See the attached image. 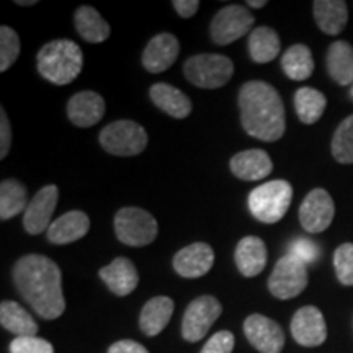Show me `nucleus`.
Wrapping results in <instances>:
<instances>
[{
  "label": "nucleus",
  "instance_id": "obj_39",
  "mask_svg": "<svg viewBox=\"0 0 353 353\" xmlns=\"http://www.w3.org/2000/svg\"><path fill=\"white\" fill-rule=\"evenodd\" d=\"M172 6H174L175 12L179 13L182 19H192V17L198 12V8H200V2H198V0H174Z\"/></svg>",
  "mask_w": 353,
  "mask_h": 353
},
{
  "label": "nucleus",
  "instance_id": "obj_30",
  "mask_svg": "<svg viewBox=\"0 0 353 353\" xmlns=\"http://www.w3.org/2000/svg\"><path fill=\"white\" fill-rule=\"evenodd\" d=\"M281 69L291 81H306L314 72V59L306 44H293L281 57Z\"/></svg>",
  "mask_w": 353,
  "mask_h": 353
},
{
  "label": "nucleus",
  "instance_id": "obj_7",
  "mask_svg": "<svg viewBox=\"0 0 353 353\" xmlns=\"http://www.w3.org/2000/svg\"><path fill=\"white\" fill-rule=\"evenodd\" d=\"M100 144L108 154L120 157L138 156L148 145V132L131 120L110 123L100 131Z\"/></svg>",
  "mask_w": 353,
  "mask_h": 353
},
{
  "label": "nucleus",
  "instance_id": "obj_40",
  "mask_svg": "<svg viewBox=\"0 0 353 353\" xmlns=\"http://www.w3.org/2000/svg\"><path fill=\"white\" fill-rule=\"evenodd\" d=\"M108 353H149L148 348L134 341H120L114 342L108 348Z\"/></svg>",
  "mask_w": 353,
  "mask_h": 353
},
{
  "label": "nucleus",
  "instance_id": "obj_42",
  "mask_svg": "<svg viewBox=\"0 0 353 353\" xmlns=\"http://www.w3.org/2000/svg\"><path fill=\"white\" fill-rule=\"evenodd\" d=\"M15 3L20 7H30V6H34V3H37V0H26V2H23V0H17Z\"/></svg>",
  "mask_w": 353,
  "mask_h": 353
},
{
  "label": "nucleus",
  "instance_id": "obj_32",
  "mask_svg": "<svg viewBox=\"0 0 353 353\" xmlns=\"http://www.w3.org/2000/svg\"><path fill=\"white\" fill-rule=\"evenodd\" d=\"M332 156L341 164H353V114L345 118L335 130Z\"/></svg>",
  "mask_w": 353,
  "mask_h": 353
},
{
  "label": "nucleus",
  "instance_id": "obj_9",
  "mask_svg": "<svg viewBox=\"0 0 353 353\" xmlns=\"http://www.w3.org/2000/svg\"><path fill=\"white\" fill-rule=\"evenodd\" d=\"M223 312L214 296L203 294L188 304L182 319V335L187 342H200Z\"/></svg>",
  "mask_w": 353,
  "mask_h": 353
},
{
  "label": "nucleus",
  "instance_id": "obj_33",
  "mask_svg": "<svg viewBox=\"0 0 353 353\" xmlns=\"http://www.w3.org/2000/svg\"><path fill=\"white\" fill-rule=\"evenodd\" d=\"M21 44L19 34L7 25L0 26V70L6 72L12 68L20 54Z\"/></svg>",
  "mask_w": 353,
  "mask_h": 353
},
{
  "label": "nucleus",
  "instance_id": "obj_31",
  "mask_svg": "<svg viewBox=\"0 0 353 353\" xmlns=\"http://www.w3.org/2000/svg\"><path fill=\"white\" fill-rule=\"evenodd\" d=\"M325 107H327V99L316 88L301 87L294 94V108L304 125H314L316 121H319Z\"/></svg>",
  "mask_w": 353,
  "mask_h": 353
},
{
  "label": "nucleus",
  "instance_id": "obj_13",
  "mask_svg": "<svg viewBox=\"0 0 353 353\" xmlns=\"http://www.w3.org/2000/svg\"><path fill=\"white\" fill-rule=\"evenodd\" d=\"M244 332L250 345L260 353H280L283 350V329L270 317L262 314L249 316L244 322Z\"/></svg>",
  "mask_w": 353,
  "mask_h": 353
},
{
  "label": "nucleus",
  "instance_id": "obj_10",
  "mask_svg": "<svg viewBox=\"0 0 353 353\" xmlns=\"http://www.w3.org/2000/svg\"><path fill=\"white\" fill-rule=\"evenodd\" d=\"M252 13L242 6H228L216 13L211 21V38L219 46H226L249 33L254 26Z\"/></svg>",
  "mask_w": 353,
  "mask_h": 353
},
{
  "label": "nucleus",
  "instance_id": "obj_38",
  "mask_svg": "<svg viewBox=\"0 0 353 353\" xmlns=\"http://www.w3.org/2000/svg\"><path fill=\"white\" fill-rule=\"evenodd\" d=\"M12 145V128L6 110H0V159H6Z\"/></svg>",
  "mask_w": 353,
  "mask_h": 353
},
{
  "label": "nucleus",
  "instance_id": "obj_25",
  "mask_svg": "<svg viewBox=\"0 0 353 353\" xmlns=\"http://www.w3.org/2000/svg\"><path fill=\"white\" fill-rule=\"evenodd\" d=\"M74 25H76L77 33L87 43H103L107 41L112 28L108 21L100 15L99 10H95L90 6L79 7L74 13Z\"/></svg>",
  "mask_w": 353,
  "mask_h": 353
},
{
  "label": "nucleus",
  "instance_id": "obj_2",
  "mask_svg": "<svg viewBox=\"0 0 353 353\" xmlns=\"http://www.w3.org/2000/svg\"><path fill=\"white\" fill-rule=\"evenodd\" d=\"M241 121L245 132L265 143H275L285 134V105L270 83L245 82L239 90Z\"/></svg>",
  "mask_w": 353,
  "mask_h": 353
},
{
  "label": "nucleus",
  "instance_id": "obj_15",
  "mask_svg": "<svg viewBox=\"0 0 353 353\" xmlns=\"http://www.w3.org/2000/svg\"><path fill=\"white\" fill-rule=\"evenodd\" d=\"M214 263V250L206 242H195L175 254L174 268L183 278H200L211 270Z\"/></svg>",
  "mask_w": 353,
  "mask_h": 353
},
{
  "label": "nucleus",
  "instance_id": "obj_23",
  "mask_svg": "<svg viewBox=\"0 0 353 353\" xmlns=\"http://www.w3.org/2000/svg\"><path fill=\"white\" fill-rule=\"evenodd\" d=\"M174 314V301L169 296H156L144 304L139 316V327L148 337H156L167 327Z\"/></svg>",
  "mask_w": 353,
  "mask_h": 353
},
{
  "label": "nucleus",
  "instance_id": "obj_26",
  "mask_svg": "<svg viewBox=\"0 0 353 353\" xmlns=\"http://www.w3.org/2000/svg\"><path fill=\"white\" fill-rule=\"evenodd\" d=\"M329 76L339 85L353 83V46L347 41H335L327 51Z\"/></svg>",
  "mask_w": 353,
  "mask_h": 353
},
{
  "label": "nucleus",
  "instance_id": "obj_8",
  "mask_svg": "<svg viewBox=\"0 0 353 353\" xmlns=\"http://www.w3.org/2000/svg\"><path fill=\"white\" fill-rule=\"evenodd\" d=\"M307 265L294 255H285L278 260L268 278V290L278 299L296 298L307 286Z\"/></svg>",
  "mask_w": 353,
  "mask_h": 353
},
{
  "label": "nucleus",
  "instance_id": "obj_4",
  "mask_svg": "<svg viewBox=\"0 0 353 353\" xmlns=\"http://www.w3.org/2000/svg\"><path fill=\"white\" fill-rule=\"evenodd\" d=\"M291 200H293L291 185L286 180H272L250 192L249 210L260 223L275 224L283 219Z\"/></svg>",
  "mask_w": 353,
  "mask_h": 353
},
{
  "label": "nucleus",
  "instance_id": "obj_37",
  "mask_svg": "<svg viewBox=\"0 0 353 353\" xmlns=\"http://www.w3.org/2000/svg\"><path fill=\"white\" fill-rule=\"evenodd\" d=\"M290 254L298 257L299 260H303V262L307 265L316 262V259L319 257V247H317L312 241L296 239L290 245Z\"/></svg>",
  "mask_w": 353,
  "mask_h": 353
},
{
  "label": "nucleus",
  "instance_id": "obj_19",
  "mask_svg": "<svg viewBox=\"0 0 353 353\" xmlns=\"http://www.w3.org/2000/svg\"><path fill=\"white\" fill-rule=\"evenodd\" d=\"M229 167L237 179L255 182L272 174L273 162L263 149H249V151L236 154L229 162Z\"/></svg>",
  "mask_w": 353,
  "mask_h": 353
},
{
  "label": "nucleus",
  "instance_id": "obj_14",
  "mask_svg": "<svg viewBox=\"0 0 353 353\" xmlns=\"http://www.w3.org/2000/svg\"><path fill=\"white\" fill-rule=\"evenodd\" d=\"M291 335L299 345L319 347L327 339V325L316 306H304L291 319Z\"/></svg>",
  "mask_w": 353,
  "mask_h": 353
},
{
  "label": "nucleus",
  "instance_id": "obj_17",
  "mask_svg": "<svg viewBox=\"0 0 353 353\" xmlns=\"http://www.w3.org/2000/svg\"><path fill=\"white\" fill-rule=\"evenodd\" d=\"M103 97L92 90L79 92L70 97L68 103V118L79 128H90L99 123L105 114Z\"/></svg>",
  "mask_w": 353,
  "mask_h": 353
},
{
  "label": "nucleus",
  "instance_id": "obj_21",
  "mask_svg": "<svg viewBox=\"0 0 353 353\" xmlns=\"http://www.w3.org/2000/svg\"><path fill=\"white\" fill-rule=\"evenodd\" d=\"M237 270L247 278L257 276L267 265V247L260 237L247 236L239 241L234 254Z\"/></svg>",
  "mask_w": 353,
  "mask_h": 353
},
{
  "label": "nucleus",
  "instance_id": "obj_6",
  "mask_svg": "<svg viewBox=\"0 0 353 353\" xmlns=\"http://www.w3.org/2000/svg\"><path fill=\"white\" fill-rule=\"evenodd\" d=\"M114 234L130 247H144L156 241L159 226L151 213L136 206H126L114 214Z\"/></svg>",
  "mask_w": 353,
  "mask_h": 353
},
{
  "label": "nucleus",
  "instance_id": "obj_35",
  "mask_svg": "<svg viewBox=\"0 0 353 353\" xmlns=\"http://www.w3.org/2000/svg\"><path fill=\"white\" fill-rule=\"evenodd\" d=\"M10 353H54V347L39 337H15L10 342Z\"/></svg>",
  "mask_w": 353,
  "mask_h": 353
},
{
  "label": "nucleus",
  "instance_id": "obj_22",
  "mask_svg": "<svg viewBox=\"0 0 353 353\" xmlns=\"http://www.w3.org/2000/svg\"><path fill=\"white\" fill-rule=\"evenodd\" d=\"M149 97L159 110L176 120H183L192 113V101L188 97L170 83H154L149 90Z\"/></svg>",
  "mask_w": 353,
  "mask_h": 353
},
{
  "label": "nucleus",
  "instance_id": "obj_12",
  "mask_svg": "<svg viewBox=\"0 0 353 353\" xmlns=\"http://www.w3.org/2000/svg\"><path fill=\"white\" fill-rule=\"evenodd\" d=\"M57 200H59V188L56 185H46L39 190L23 213L25 231L32 236H38L50 229L51 216L57 206Z\"/></svg>",
  "mask_w": 353,
  "mask_h": 353
},
{
  "label": "nucleus",
  "instance_id": "obj_20",
  "mask_svg": "<svg viewBox=\"0 0 353 353\" xmlns=\"http://www.w3.org/2000/svg\"><path fill=\"white\" fill-rule=\"evenodd\" d=\"M88 229H90V219L83 211H69L52 221L46 236L52 244L65 245L85 237Z\"/></svg>",
  "mask_w": 353,
  "mask_h": 353
},
{
  "label": "nucleus",
  "instance_id": "obj_18",
  "mask_svg": "<svg viewBox=\"0 0 353 353\" xmlns=\"http://www.w3.org/2000/svg\"><path fill=\"white\" fill-rule=\"evenodd\" d=\"M100 278L117 296H128L139 283V275L134 263L126 257L114 259L112 263L100 270Z\"/></svg>",
  "mask_w": 353,
  "mask_h": 353
},
{
  "label": "nucleus",
  "instance_id": "obj_34",
  "mask_svg": "<svg viewBox=\"0 0 353 353\" xmlns=\"http://www.w3.org/2000/svg\"><path fill=\"white\" fill-rule=\"evenodd\" d=\"M334 268L343 286H353V244L350 242L337 247L334 254Z\"/></svg>",
  "mask_w": 353,
  "mask_h": 353
},
{
  "label": "nucleus",
  "instance_id": "obj_5",
  "mask_svg": "<svg viewBox=\"0 0 353 353\" xmlns=\"http://www.w3.org/2000/svg\"><path fill=\"white\" fill-rule=\"evenodd\" d=\"M185 79L200 88H221L231 81L234 64L223 54H196L183 64Z\"/></svg>",
  "mask_w": 353,
  "mask_h": 353
},
{
  "label": "nucleus",
  "instance_id": "obj_24",
  "mask_svg": "<svg viewBox=\"0 0 353 353\" xmlns=\"http://www.w3.org/2000/svg\"><path fill=\"white\" fill-rule=\"evenodd\" d=\"M314 20L322 33L335 34L342 33L348 21V8L343 0H316L312 3Z\"/></svg>",
  "mask_w": 353,
  "mask_h": 353
},
{
  "label": "nucleus",
  "instance_id": "obj_11",
  "mask_svg": "<svg viewBox=\"0 0 353 353\" xmlns=\"http://www.w3.org/2000/svg\"><path fill=\"white\" fill-rule=\"evenodd\" d=\"M335 216V205L327 190L314 188L299 206V223L307 232H324Z\"/></svg>",
  "mask_w": 353,
  "mask_h": 353
},
{
  "label": "nucleus",
  "instance_id": "obj_29",
  "mask_svg": "<svg viewBox=\"0 0 353 353\" xmlns=\"http://www.w3.org/2000/svg\"><path fill=\"white\" fill-rule=\"evenodd\" d=\"M28 190L15 179H6L0 183V219L7 221L25 213L28 206Z\"/></svg>",
  "mask_w": 353,
  "mask_h": 353
},
{
  "label": "nucleus",
  "instance_id": "obj_27",
  "mask_svg": "<svg viewBox=\"0 0 353 353\" xmlns=\"http://www.w3.org/2000/svg\"><path fill=\"white\" fill-rule=\"evenodd\" d=\"M0 324L17 337H37L38 324L30 312L15 301H2L0 304Z\"/></svg>",
  "mask_w": 353,
  "mask_h": 353
},
{
  "label": "nucleus",
  "instance_id": "obj_41",
  "mask_svg": "<svg viewBox=\"0 0 353 353\" xmlns=\"http://www.w3.org/2000/svg\"><path fill=\"white\" fill-rule=\"evenodd\" d=\"M247 6L254 7V8H262L267 6V0H249V2H247Z\"/></svg>",
  "mask_w": 353,
  "mask_h": 353
},
{
  "label": "nucleus",
  "instance_id": "obj_16",
  "mask_svg": "<svg viewBox=\"0 0 353 353\" xmlns=\"http://www.w3.org/2000/svg\"><path fill=\"white\" fill-rule=\"evenodd\" d=\"M180 43L172 33H159L148 43L143 52V65L148 72L161 74L175 63Z\"/></svg>",
  "mask_w": 353,
  "mask_h": 353
},
{
  "label": "nucleus",
  "instance_id": "obj_1",
  "mask_svg": "<svg viewBox=\"0 0 353 353\" xmlns=\"http://www.w3.org/2000/svg\"><path fill=\"white\" fill-rule=\"evenodd\" d=\"M13 281L39 317L52 321L64 314L63 275L51 259L38 254L25 255L13 267Z\"/></svg>",
  "mask_w": 353,
  "mask_h": 353
},
{
  "label": "nucleus",
  "instance_id": "obj_36",
  "mask_svg": "<svg viewBox=\"0 0 353 353\" xmlns=\"http://www.w3.org/2000/svg\"><path fill=\"white\" fill-rule=\"evenodd\" d=\"M234 343L236 341L229 330H219L205 343L200 353H232Z\"/></svg>",
  "mask_w": 353,
  "mask_h": 353
},
{
  "label": "nucleus",
  "instance_id": "obj_28",
  "mask_svg": "<svg viewBox=\"0 0 353 353\" xmlns=\"http://www.w3.org/2000/svg\"><path fill=\"white\" fill-rule=\"evenodd\" d=\"M281 43L280 37L270 26H257L249 37V52L254 63L267 64L272 63L280 54Z\"/></svg>",
  "mask_w": 353,
  "mask_h": 353
},
{
  "label": "nucleus",
  "instance_id": "obj_3",
  "mask_svg": "<svg viewBox=\"0 0 353 353\" xmlns=\"http://www.w3.org/2000/svg\"><path fill=\"white\" fill-rule=\"evenodd\" d=\"M37 65L38 72L48 82L54 85H68L82 72V50L70 39H54L39 50Z\"/></svg>",
  "mask_w": 353,
  "mask_h": 353
}]
</instances>
